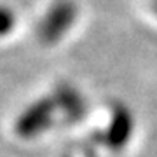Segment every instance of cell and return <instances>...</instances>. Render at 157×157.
I'll return each instance as SVG.
<instances>
[{
  "label": "cell",
  "mask_w": 157,
  "mask_h": 157,
  "mask_svg": "<svg viewBox=\"0 0 157 157\" xmlns=\"http://www.w3.org/2000/svg\"><path fill=\"white\" fill-rule=\"evenodd\" d=\"M75 19H77V6L73 0L52 2L37 28L40 42L45 45L58 44L73 26Z\"/></svg>",
  "instance_id": "obj_1"
},
{
  "label": "cell",
  "mask_w": 157,
  "mask_h": 157,
  "mask_svg": "<svg viewBox=\"0 0 157 157\" xmlns=\"http://www.w3.org/2000/svg\"><path fill=\"white\" fill-rule=\"evenodd\" d=\"M58 108L56 98H40L33 101L25 112L16 119L14 131L19 138H35L51 126L54 112Z\"/></svg>",
  "instance_id": "obj_2"
},
{
  "label": "cell",
  "mask_w": 157,
  "mask_h": 157,
  "mask_svg": "<svg viewBox=\"0 0 157 157\" xmlns=\"http://www.w3.org/2000/svg\"><path fill=\"white\" fill-rule=\"evenodd\" d=\"M133 129H135V124H133V117H131L129 110L122 105H119L113 108L112 121H110V126L105 135V143L113 150L122 148L131 138Z\"/></svg>",
  "instance_id": "obj_3"
},
{
  "label": "cell",
  "mask_w": 157,
  "mask_h": 157,
  "mask_svg": "<svg viewBox=\"0 0 157 157\" xmlns=\"http://www.w3.org/2000/svg\"><path fill=\"white\" fill-rule=\"evenodd\" d=\"M56 103L58 107H63L65 113L70 119H78L84 113V101L78 96V93H75L70 86L59 87L58 96H56Z\"/></svg>",
  "instance_id": "obj_4"
},
{
  "label": "cell",
  "mask_w": 157,
  "mask_h": 157,
  "mask_svg": "<svg viewBox=\"0 0 157 157\" xmlns=\"http://www.w3.org/2000/svg\"><path fill=\"white\" fill-rule=\"evenodd\" d=\"M16 26V14L11 7L0 6V37H6Z\"/></svg>",
  "instance_id": "obj_5"
},
{
  "label": "cell",
  "mask_w": 157,
  "mask_h": 157,
  "mask_svg": "<svg viewBox=\"0 0 157 157\" xmlns=\"http://www.w3.org/2000/svg\"><path fill=\"white\" fill-rule=\"evenodd\" d=\"M152 6H154V11H155V14H157V0H152Z\"/></svg>",
  "instance_id": "obj_6"
}]
</instances>
